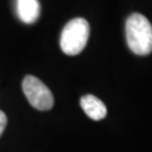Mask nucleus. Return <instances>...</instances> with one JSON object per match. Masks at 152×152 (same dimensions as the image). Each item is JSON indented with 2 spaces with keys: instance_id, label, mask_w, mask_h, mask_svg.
I'll return each instance as SVG.
<instances>
[{
  "instance_id": "6",
  "label": "nucleus",
  "mask_w": 152,
  "mask_h": 152,
  "mask_svg": "<svg viewBox=\"0 0 152 152\" xmlns=\"http://www.w3.org/2000/svg\"><path fill=\"white\" fill-rule=\"evenodd\" d=\"M6 125H7V116L2 110H0V136L4 133Z\"/></svg>"
},
{
  "instance_id": "5",
  "label": "nucleus",
  "mask_w": 152,
  "mask_h": 152,
  "mask_svg": "<svg viewBox=\"0 0 152 152\" xmlns=\"http://www.w3.org/2000/svg\"><path fill=\"white\" fill-rule=\"evenodd\" d=\"M16 11L25 24H33L38 19L41 6L38 0H16Z\"/></svg>"
},
{
  "instance_id": "1",
  "label": "nucleus",
  "mask_w": 152,
  "mask_h": 152,
  "mask_svg": "<svg viewBox=\"0 0 152 152\" xmlns=\"http://www.w3.org/2000/svg\"><path fill=\"white\" fill-rule=\"evenodd\" d=\"M126 41L130 50L137 55H148L152 52V25L145 16L132 14L125 25Z\"/></svg>"
},
{
  "instance_id": "4",
  "label": "nucleus",
  "mask_w": 152,
  "mask_h": 152,
  "mask_svg": "<svg viewBox=\"0 0 152 152\" xmlns=\"http://www.w3.org/2000/svg\"><path fill=\"white\" fill-rule=\"evenodd\" d=\"M83 112L89 118L94 121H100L107 114V108L105 104L94 95H86L80 99Z\"/></svg>"
},
{
  "instance_id": "2",
  "label": "nucleus",
  "mask_w": 152,
  "mask_h": 152,
  "mask_svg": "<svg viewBox=\"0 0 152 152\" xmlns=\"http://www.w3.org/2000/svg\"><path fill=\"white\" fill-rule=\"evenodd\" d=\"M90 27L85 18H75L62 29L60 37L61 50L68 55H77L86 48Z\"/></svg>"
},
{
  "instance_id": "3",
  "label": "nucleus",
  "mask_w": 152,
  "mask_h": 152,
  "mask_svg": "<svg viewBox=\"0 0 152 152\" xmlns=\"http://www.w3.org/2000/svg\"><path fill=\"white\" fill-rule=\"evenodd\" d=\"M23 91L29 104L38 110H49L53 107L54 97L46 85L38 78L26 76L23 80Z\"/></svg>"
}]
</instances>
